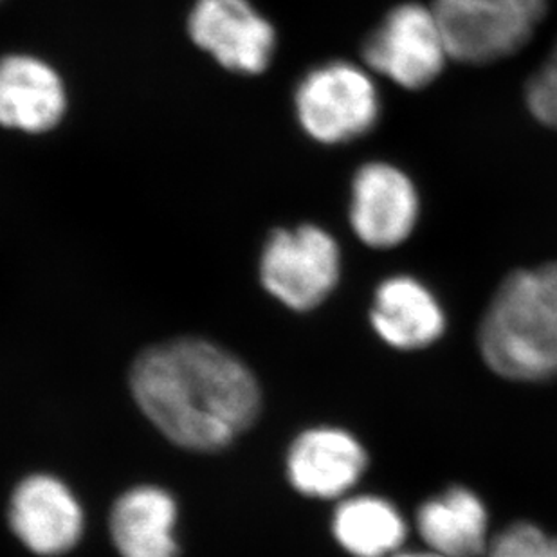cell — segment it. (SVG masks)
Segmentation results:
<instances>
[{"label": "cell", "instance_id": "8fae6325", "mask_svg": "<svg viewBox=\"0 0 557 557\" xmlns=\"http://www.w3.org/2000/svg\"><path fill=\"white\" fill-rule=\"evenodd\" d=\"M67 111L59 71L32 54L0 60V125L26 134L53 131Z\"/></svg>", "mask_w": 557, "mask_h": 557}, {"label": "cell", "instance_id": "5b68a950", "mask_svg": "<svg viewBox=\"0 0 557 557\" xmlns=\"http://www.w3.org/2000/svg\"><path fill=\"white\" fill-rule=\"evenodd\" d=\"M363 59L372 73L403 89L419 90L432 85L449 60L433 5H395L367 38Z\"/></svg>", "mask_w": 557, "mask_h": 557}, {"label": "cell", "instance_id": "9a60e30c", "mask_svg": "<svg viewBox=\"0 0 557 557\" xmlns=\"http://www.w3.org/2000/svg\"><path fill=\"white\" fill-rule=\"evenodd\" d=\"M332 531L354 557H392L399 553L408 527L389 499L363 495L345 499L334 512Z\"/></svg>", "mask_w": 557, "mask_h": 557}, {"label": "cell", "instance_id": "e0dca14e", "mask_svg": "<svg viewBox=\"0 0 557 557\" xmlns=\"http://www.w3.org/2000/svg\"><path fill=\"white\" fill-rule=\"evenodd\" d=\"M527 109L537 123L557 128V44L525 87Z\"/></svg>", "mask_w": 557, "mask_h": 557}, {"label": "cell", "instance_id": "52a82bcc", "mask_svg": "<svg viewBox=\"0 0 557 557\" xmlns=\"http://www.w3.org/2000/svg\"><path fill=\"white\" fill-rule=\"evenodd\" d=\"M188 33L197 48L233 73H263L276 49L273 24L249 0H197Z\"/></svg>", "mask_w": 557, "mask_h": 557}, {"label": "cell", "instance_id": "7a4b0ae2", "mask_svg": "<svg viewBox=\"0 0 557 557\" xmlns=\"http://www.w3.org/2000/svg\"><path fill=\"white\" fill-rule=\"evenodd\" d=\"M479 343L502 377L534 383L557 375V262L518 269L499 284Z\"/></svg>", "mask_w": 557, "mask_h": 557}, {"label": "cell", "instance_id": "ac0fdd59", "mask_svg": "<svg viewBox=\"0 0 557 557\" xmlns=\"http://www.w3.org/2000/svg\"><path fill=\"white\" fill-rule=\"evenodd\" d=\"M392 557H442L438 554L432 553V550H421V553H397Z\"/></svg>", "mask_w": 557, "mask_h": 557}, {"label": "cell", "instance_id": "4fadbf2b", "mask_svg": "<svg viewBox=\"0 0 557 557\" xmlns=\"http://www.w3.org/2000/svg\"><path fill=\"white\" fill-rule=\"evenodd\" d=\"M490 515L473 491L455 485L426 499L417 510V531L428 550L442 557H482L487 542Z\"/></svg>", "mask_w": 557, "mask_h": 557}, {"label": "cell", "instance_id": "7c38bea8", "mask_svg": "<svg viewBox=\"0 0 557 557\" xmlns=\"http://www.w3.org/2000/svg\"><path fill=\"white\" fill-rule=\"evenodd\" d=\"M373 331L397 350L430 347L446 331V315L426 285L411 276H392L375 290Z\"/></svg>", "mask_w": 557, "mask_h": 557}, {"label": "cell", "instance_id": "ba28073f", "mask_svg": "<svg viewBox=\"0 0 557 557\" xmlns=\"http://www.w3.org/2000/svg\"><path fill=\"white\" fill-rule=\"evenodd\" d=\"M421 215V197L410 175L386 161L358 169L350 189V224L361 243L389 249L405 243Z\"/></svg>", "mask_w": 557, "mask_h": 557}, {"label": "cell", "instance_id": "8992f818", "mask_svg": "<svg viewBox=\"0 0 557 557\" xmlns=\"http://www.w3.org/2000/svg\"><path fill=\"white\" fill-rule=\"evenodd\" d=\"M342 274V251L323 227L304 224L278 230L262 252V284L276 300L295 310H310L331 295Z\"/></svg>", "mask_w": 557, "mask_h": 557}, {"label": "cell", "instance_id": "3957f363", "mask_svg": "<svg viewBox=\"0 0 557 557\" xmlns=\"http://www.w3.org/2000/svg\"><path fill=\"white\" fill-rule=\"evenodd\" d=\"M295 112L312 141L343 145L377 125L381 95L370 69L337 60L318 65L301 78Z\"/></svg>", "mask_w": 557, "mask_h": 557}, {"label": "cell", "instance_id": "30bf717a", "mask_svg": "<svg viewBox=\"0 0 557 557\" xmlns=\"http://www.w3.org/2000/svg\"><path fill=\"white\" fill-rule=\"evenodd\" d=\"M367 463L369 455L356 436L337 428H314L293 442L287 473L301 495L329 499L352 490Z\"/></svg>", "mask_w": 557, "mask_h": 557}, {"label": "cell", "instance_id": "277c9868", "mask_svg": "<svg viewBox=\"0 0 557 557\" xmlns=\"http://www.w3.org/2000/svg\"><path fill=\"white\" fill-rule=\"evenodd\" d=\"M548 0H435L449 59L491 63L520 51L547 13Z\"/></svg>", "mask_w": 557, "mask_h": 557}, {"label": "cell", "instance_id": "5bb4252c", "mask_svg": "<svg viewBox=\"0 0 557 557\" xmlns=\"http://www.w3.org/2000/svg\"><path fill=\"white\" fill-rule=\"evenodd\" d=\"M175 499L159 487H136L117 499L111 532L122 557H177Z\"/></svg>", "mask_w": 557, "mask_h": 557}, {"label": "cell", "instance_id": "9c48e42d", "mask_svg": "<svg viewBox=\"0 0 557 557\" xmlns=\"http://www.w3.org/2000/svg\"><path fill=\"white\" fill-rule=\"evenodd\" d=\"M10 523L32 553L62 556L82 537L84 510L59 479L33 474L11 496Z\"/></svg>", "mask_w": 557, "mask_h": 557}, {"label": "cell", "instance_id": "2e32d148", "mask_svg": "<svg viewBox=\"0 0 557 557\" xmlns=\"http://www.w3.org/2000/svg\"><path fill=\"white\" fill-rule=\"evenodd\" d=\"M487 557H557V536L529 521H518L493 540Z\"/></svg>", "mask_w": 557, "mask_h": 557}, {"label": "cell", "instance_id": "6da1fadb", "mask_svg": "<svg viewBox=\"0 0 557 557\" xmlns=\"http://www.w3.org/2000/svg\"><path fill=\"white\" fill-rule=\"evenodd\" d=\"M132 394L145 416L175 444L216 451L251 426L260 388L251 370L202 339H175L137 359Z\"/></svg>", "mask_w": 557, "mask_h": 557}]
</instances>
